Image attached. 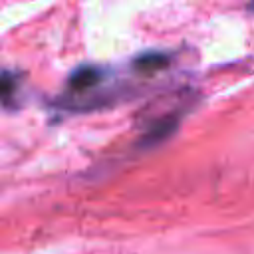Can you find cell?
Segmentation results:
<instances>
[{
    "label": "cell",
    "instance_id": "1",
    "mask_svg": "<svg viewBox=\"0 0 254 254\" xmlns=\"http://www.w3.org/2000/svg\"><path fill=\"white\" fill-rule=\"evenodd\" d=\"M177 125H179V119H177L175 115L161 117V119L155 121V123L149 127V131L143 135L141 145H143V147H153V145L163 143L165 139H169V137L177 131Z\"/></svg>",
    "mask_w": 254,
    "mask_h": 254
},
{
    "label": "cell",
    "instance_id": "2",
    "mask_svg": "<svg viewBox=\"0 0 254 254\" xmlns=\"http://www.w3.org/2000/svg\"><path fill=\"white\" fill-rule=\"evenodd\" d=\"M101 79V71L93 65H83L77 67L71 75H69V87L73 91H83L87 87H93L97 81Z\"/></svg>",
    "mask_w": 254,
    "mask_h": 254
},
{
    "label": "cell",
    "instance_id": "3",
    "mask_svg": "<svg viewBox=\"0 0 254 254\" xmlns=\"http://www.w3.org/2000/svg\"><path fill=\"white\" fill-rule=\"evenodd\" d=\"M169 65V58L161 52H147L135 58L133 67L137 71H157V69H165Z\"/></svg>",
    "mask_w": 254,
    "mask_h": 254
},
{
    "label": "cell",
    "instance_id": "4",
    "mask_svg": "<svg viewBox=\"0 0 254 254\" xmlns=\"http://www.w3.org/2000/svg\"><path fill=\"white\" fill-rule=\"evenodd\" d=\"M248 10H254V0H252V2L248 4Z\"/></svg>",
    "mask_w": 254,
    "mask_h": 254
}]
</instances>
